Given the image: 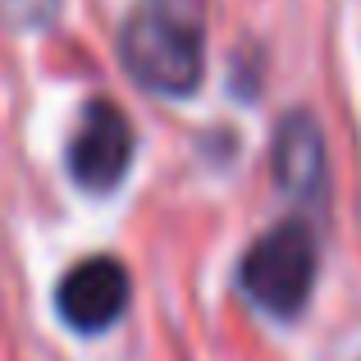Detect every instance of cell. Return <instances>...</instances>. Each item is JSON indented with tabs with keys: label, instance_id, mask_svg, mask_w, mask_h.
Listing matches in <instances>:
<instances>
[{
	"label": "cell",
	"instance_id": "cell-1",
	"mask_svg": "<svg viewBox=\"0 0 361 361\" xmlns=\"http://www.w3.org/2000/svg\"><path fill=\"white\" fill-rule=\"evenodd\" d=\"M119 60L156 97H192L206 78V18L197 0H137L119 27Z\"/></svg>",
	"mask_w": 361,
	"mask_h": 361
},
{
	"label": "cell",
	"instance_id": "cell-2",
	"mask_svg": "<svg viewBox=\"0 0 361 361\" xmlns=\"http://www.w3.org/2000/svg\"><path fill=\"white\" fill-rule=\"evenodd\" d=\"M316 270H320L316 233L298 220H283L274 229H265L243 252L238 283L261 311H270L279 320H293L307 311L311 288H316Z\"/></svg>",
	"mask_w": 361,
	"mask_h": 361
},
{
	"label": "cell",
	"instance_id": "cell-3",
	"mask_svg": "<svg viewBox=\"0 0 361 361\" xmlns=\"http://www.w3.org/2000/svg\"><path fill=\"white\" fill-rule=\"evenodd\" d=\"M133 147H137V142H133L128 115H123L115 101L92 97L87 106L78 110V123H73L69 147H64L69 178L92 197L115 192L133 169Z\"/></svg>",
	"mask_w": 361,
	"mask_h": 361
},
{
	"label": "cell",
	"instance_id": "cell-4",
	"mask_svg": "<svg viewBox=\"0 0 361 361\" xmlns=\"http://www.w3.org/2000/svg\"><path fill=\"white\" fill-rule=\"evenodd\" d=\"M128 270L115 256H82L60 283H55V311L78 334H101L128 311Z\"/></svg>",
	"mask_w": 361,
	"mask_h": 361
},
{
	"label": "cell",
	"instance_id": "cell-5",
	"mask_svg": "<svg viewBox=\"0 0 361 361\" xmlns=\"http://www.w3.org/2000/svg\"><path fill=\"white\" fill-rule=\"evenodd\" d=\"M270 165H274V183L288 197H298V202H320L325 197V169H329L325 133L307 110H293V115L279 119Z\"/></svg>",
	"mask_w": 361,
	"mask_h": 361
},
{
	"label": "cell",
	"instance_id": "cell-6",
	"mask_svg": "<svg viewBox=\"0 0 361 361\" xmlns=\"http://www.w3.org/2000/svg\"><path fill=\"white\" fill-rule=\"evenodd\" d=\"M55 14H60V0H0V27H9V32L51 27Z\"/></svg>",
	"mask_w": 361,
	"mask_h": 361
}]
</instances>
